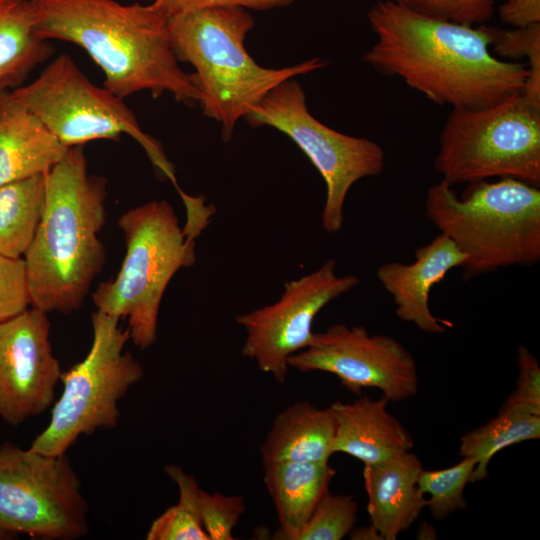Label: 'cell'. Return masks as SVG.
I'll return each mask as SVG.
<instances>
[{
    "instance_id": "obj_19",
    "label": "cell",
    "mask_w": 540,
    "mask_h": 540,
    "mask_svg": "<svg viewBox=\"0 0 540 540\" xmlns=\"http://www.w3.org/2000/svg\"><path fill=\"white\" fill-rule=\"evenodd\" d=\"M335 420L332 410L307 401L280 412L260 447L263 463L278 461L329 462L333 453Z\"/></svg>"
},
{
    "instance_id": "obj_28",
    "label": "cell",
    "mask_w": 540,
    "mask_h": 540,
    "mask_svg": "<svg viewBox=\"0 0 540 540\" xmlns=\"http://www.w3.org/2000/svg\"><path fill=\"white\" fill-rule=\"evenodd\" d=\"M420 15L439 20L482 25L494 14L497 0H394Z\"/></svg>"
},
{
    "instance_id": "obj_9",
    "label": "cell",
    "mask_w": 540,
    "mask_h": 540,
    "mask_svg": "<svg viewBox=\"0 0 540 540\" xmlns=\"http://www.w3.org/2000/svg\"><path fill=\"white\" fill-rule=\"evenodd\" d=\"M10 94L67 147L130 136L157 171L179 188L161 144L142 130L124 99L93 84L68 54L57 56L37 78Z\"/></svg>"
},
{
    "instance_id": "obj_6",
    "label": "cell",
    "mask_w": 540,
    "mask_h": 540,
    "mask_svg": "<svg viewBox=\"0 0 540 540\" xmlns=\"http://www.w3.org/2000/svg\"><path fill=\"white\" fill-rule=\"evenodd\" d=\"M118 226L126 254L117 276L92 295L97 310L128 320L133 344L144 350L157 340L159 308L175 273L196 261L195 238L181 228L173 207L152 200L123 213Z\"/></svg>"
},
{
    "instance_id": "obj_34",
    "label": "cell",
    "mask_w": 540,
    "mask_h": 540,
    "mask_svg": "<svg viewBox=\"0 0 540 540\" xmlns=\"http://www.w3.org/2000/svg\"><path fill=\"white\" fill-rule=\"evenodd\" d=\"M351 539L361 540H383L377 530L371 525L370 527H361L352 529L350 532Z\"/></svg>"
},
{
    "instance_id": "obj_20",
    "label": "cell",
    "mask_w": 540,
    "mask_h": 540,
    "mask_svg": "<svg viewBox=\"0 0 540 540\" xmlns=\"http://www.w3.org/2000/svg\"><path fill=\"white\" fill-rule=\"evenodd\" d=\"M263 466L264 484L279 522L273 538L290 540L328 491L336 472L329 462L278 461L263 463Z\"/></svg>"
},
{
    "instance_id": "obj_33",
    "label": "cell",
    "mask_w": 540,
    "mask_h": 540,
    "mask_svg": "<svg viewBox=\"0 0 540 540\" xmlns=\"http://www.w3.org/2000/svg\"><path fill=\"white\" fill-rule=\"evenodd\" d=\"M500 20L512 27L540 23V0H506L498 9Z\"/></svg>"
},
{
    "instance_id": "obj_24",
    "label": "cell",
    "mask_w": 540,
    "mask_h": 540,
    "mask_svg": "<svg viewBox=\"0 0 540 540\" xmlns=\"http://www.w3.org/2000/svg\"><path fill=\"white\" fill-rule=\"evenodd\" d=\"M165 472L178 487L179 501L151 523L146 539L209 540L198 513L195 478L173 464L166 465Z\"/></svg>"
},
{
    "instance_id": "obj_27",
    "label": "cell",
    "mask_w": 540,
    "mask_h": 540,
    "mask_svg": "<svg viewBox=\"0 0 540 540\" xmlns=\"http://www.w3.org/2000/svg\"><path fill=\"white\" fill-rule=\"evenodd\" d=\"M357 511L352 495L332 494L328 490L290 540H341L354 528Z\"/></svg>"
},
{
    "instance_id": "obj_31",
    "label": "cell",
    "mask_w": 540,
    "mask_h": 540,
    "mask_svg": "<svg viewBox=\"0 0 540 540\" xmlns=\"http://www.w3.org/2000/svg\"><path fill=\"white\" fill-rule=\"evenodd\" d=\"M518 376L516 387L503 403L500 411L523 410L540 415V366L533 353L525 346L517 350Z\"/></svg>"
},
{
    "instance_id": "obj_17",
    "label": "cell",
    "mask_w": 540,
    "mask_h": 540,
    "mask_svg": "<svg viewBox=\"0 0 540 540\" xmlns=\"http://www.w3.org/2000/svg\"><path fill=\"white\" fill-rule=\"evenodd\" d=\"M422 464L410 451L364 465L363 479L371 525L383 540H395L410 528L426 506L418 486Z\"/></svg>"
},
{
    "instance_id": "obj_18",
    "label": "cell",
    "mask_w": 540,
    "mask_h": 540,
    "mask_svg": "<svg viewBox=\"0 0 540 540\" xmlns=\"http://www.w3.org/2000/svg\"><path fill=\"white\" fill-rule=\"evenodd\" d=\"M68 148L10 91L0 93V186L47 174Z\"/></svg>"
},
{
    "instance_id": "obj_21",
    "label": "cell",
    "mask_w": 540,
    "mask_h": 540,
    "mask_svg": "<svg viewBox=\"0 0 540 540\" xmlns=\"http://www.w3.org/2000/svg\"><path fill=\"white\" fill-rule=\"evenodd\" d=\"M35 26L31 0H0V93L21 86L53 53Z\"/></svg>"
},
{
    "instance_id": "obj_11",
    "label": "cell",
    "mask_w": 540,
    "mask_h": 540,
    "mask_svg": "<svg viewBox=\"0 0 540 540\" xmlns=\"http://www.w3.org/2000/svg\"><path fill=\"white\" fill-rule=\"evenodd\" d=\"M88 503L66 454L0 446V527L34 539L71 540L88 532Z\"/></svg>"
},
{
    "instance_id": "obj_5",
    "label": "cell",
    "mask_w": 540,
    "mask_h": 540,
    "mask_svg": "<svg viewBox=\"0 0 540 540\" xmlns=\"http://www.w3.org/2000/svg\"><path fill=\"white\" fill-rule=\"evenodd\" d=\"M429 221L466 259L463 280L540 260V189L513 178L467 184L457 195L440 181L425 196Z\"/></svg>"
},
{
    "instance_id": "obj_14",
    "label": "cell",
    "mask_w": 540,
    "mask_h": 540,
    "mask_svg": "<svg viewBox=\"0 0 540 540\" xmlns=\"http://www.w3.org/2000/svg\"><path fill=\"white\" fill-rule=\"evenodd\" d=\"M47 314L33 308L0 323V418L17 426L54 402L62 374Z\"/></svg>"
},
{
    "instance_id": "obj_1",
    "label": "cell",
    "mask_w": 540,
    "mask_h": 540,
    "mask_svg": "<svg viewBox=\"0 0 540 540\" xmlns=\"http://www.w3.org/2000/svg\"><path fill=\"white\" fill-rule=\"evenodd\" d=\"M368 21L376 41L363 61L438 105L479 109L523 90L527 65L492 53L490 26L430 18L394 0L376 2Z\"/></svg>"
},
{
    "instance_id": "obj_32",
    "label": "cell",
    "mask_w": 540,
    "mask_h": 540,
    "mask_svg": "<svg viewBox=\"0 0 540 540\" xmlns=\"http://www.w3.org/2000/svg\"><path fill=\"white\" fill-rule=\"evenodd\" d=\"M169 17L174 15L217 7H242L254 10H269L285 7L294 0H156Z\"/></svg>"
},
{
    "instance_id": "obj_26",
    "label": "cell",
    "mask_w": 540,
    "mask_h": 540,
    "mask_svg": "<svg viewBox=\"0 0 540 540\" xmlns=\"http://www.w3.org/2000/svg\"><path fill=\"white\" fill-rule=\"evenodd\" d=\"M491 50L499 57L514 61L526 58L528 77L522 92L540 102V23L501 29L490 26Z\"/></svg>"
},
{
    "instance_id": "obj_3",
    "label": "cell",
    "mask_w": 540,
    "mask_h": 540,
    "mask_svg": "<svg viewBox=\"0 0 540 540\" xmlns=\"http://www.w3.org/2000/svg\"><path fill=\"white\" fill-rule=\"evenodd\" d=\"M46 201L24 260L31 305L44 313L80 308L105 263L100 233L106 180L90 175L82 145L68 148L46 175Z\"/></svg>"
},
{
    "instance_id": "obj_4",
    "label": "cell",
    "mask_w": 540,
    "mask_h": 540,
    "mask_svg": "<svg viewBox=\"0 0 540 540\" xmlns=\"http://www.w3.org/2000/svg\"><path fill=\"white\" fill-rule=\"evenodd\" d=\"M242 7H217L180 13L169 18L172 50L178 61L195 69L192 79L206 117L221 125L229 141L238 120L281 82L326 66L312 58L289 67L266 68L247 52L244 42L254 28Z\"/></svg>"
},
{
    "instance_id": "obj_12",
    "label": "cell",
    "mask_w": 540,
    "mask_h": 540,
    "mask_svg": "<svg viewBox=\"0 0 540 540\" xmlns=\"http://www.w3.org/2000/svg\"><path fill=\"white\" fill-rule=\"evenodd\" d=\"M359 282L356 275L339 276L332 259L313 272L287 282L276 302L236 317L246 332L242 355L283 384L290 368L288 358L310 344L317 314Z\"/></svg>"
},
{
    "instance_id": "obj_16",
    "label": "cell",
    "mask_w": 540,
    "mask_h": 540,
    "mask_svg": "<svg viewBox=\"0 0 540 540\" xmlns=\"http://www.w3.org/2000/svg\"><path fill=\"white\" fill-rule=\"evenodd\" d=\"M388 402L384 397L363 396L351 403H333V453L342 452L372 465L411 451L413 438L387 411Z\"/></svg>"
},
{
    "instance_id": "obj_8",
    "label": "cell",
    "mask_w": 540,
    "mask_h": 540,
    "mask_svg": "<svg viewBox=\"0 0 540 540\" xmlns=\"http://www.w3.org/2000/svg\"><path fill=\"white\" fill-rule=\"evenodd\" d=\"M93 338L85 358L62 372L63 391L46 428L30 449L49 456L66 454L82 435L113 429L120 419L119 402L143 377V368L124 347L130 339L119 319L97 310Z\"/></svg>"
},
{
    "instance_id": "obj_35",
    "label": "cell",
    "mask_w": 540,
    "mask_h": 540,
    "mask_svg": "<svg viewBox=\"0 0 540 540\" xmlns=\"http://www.w3.org/2000/svg\"><path fill=\"white\" fill-rule=\"evenodd\" d=\"M18 534L0 527V540H12L16 539Z\"/></svg>"
},
{
    "instance_id": "obj_22",
    "label": "cell",
    "mask_w": 540,
    "mask_h": 540,
    "mask_svg": "<svg viewBox=\"0 0 540 540\" xmlns=\"http://www.w3.org/2000/svg\"><path fill=\"white\" fill-rule=\"evenodd\" d=\"M46 175L0 186V254L18 258L29 248L45 206Z\"/></svg>"
},
{
    "instance_id": "obj_13",
    "label": "cell",
    "mask_w": 540,
    "mask_h": 540,
    "mask_svg": "<svg viewBox=\"0 0 540 540\" xmlns=\"http://www.w3.org/2000/svg\"><path fill=\"white\" fill-rule=\"evenodd\" d=\"M288 365L301 372L331 373L354 394L377 388L392 402L418 392L413 355L395 338L370 334L363 326L335 324L314 332L310 344L288 358Z\"/></svg>"
},
{
    "instance_id": "obj_30",
    "label": "cell",
    "mask_w": 540,
    "mask_h": 540,
    "mask_svg": "<svg viewBox=\"0 0 540 540\" xmlns=\"http://www.w3.org/2000/svg\"><path fill=\"white\" fill-rule=\"evenodd\" d=\"M31 305L25 260L0 254V323Z\"/></svg>"
},
{
    "instance_id": "obj_15",
    "label": "cell",
    "mask_w": 540,
    "mask_h": 540,
    "mask_svg": "<svg viewBox=\"0 0 540 540\" xmlns=\"http://www.w3.org/2000/svg\"><path fill=\"white\" fill-rule=\"evenodd\" d=\"M466 257L444 234L439 233L414 253L412 263L386 262L378 267L376 276L392 297L399 319L414 324L429 334H444L448 321L432 314L429 294L454 268H460Z\"/></svg>"
},
{
    "instance_id": "obj_23",
    "label": "cell",
    "mask_w": 540,
    "mask_h": 540,
    "mask_svg": "<svg viewBox=\"0 0 540 540\" xmlns=\"http://www.w3.org/2000/svg\"><path fill=\"white\" fill-rule=\"evenodd\" d=\"M539 438L540 415L523 410L499 411L496 417L465 433L460 439V455L476 462L470 482L487 477L488 465L499 451Z\"/></svg>"
},
{
    "instance_id": "obj_29",
    "label": "cell",
    "mask_w": 540,
    "mask_h": 540,
    "mask_svg": "<svg viewBox=\"0 0 540 540\" xmlns=\"http://www.w3.org/2000/svg\"><path fill=\"white\" fill-rule=\"evenodd\" d=\"M198 513L209 540H232L233 529L246 507L241 495L208 493L199 489Z\"/></svg>"
},
{
    "instance_id": "obj_10",
    "label": "cell",
    "mask_w": 540,
    "mask_h": 540,
    "mask_svg": "<svg viewBox=\"0 0 540 540\" xmlns=\"http://www.w3.org/2000/svg\"><path fill=\"white\" fill-rule=\"evenodd\" d=\"M244 119L252 126H269L286 134L308 157L326 185L322 225L337 233L344 221V205L351 187L380 175L385 153L376 142L336 131L309 111L300 84L285 80L270 90Z\"/></svg>"
},
{
    "instance_id": "obj_2",
    "label": "cell",
    "mask_w": 540,
    "mask_h": 540,
    "mask_svg": "<svg viewBox=\"0 0 540 540\" xmlns=\"http://www.w3.org/2000/svg\"><path fill=\"white\" fill-rule=\"evenodd\" d=\"M31 2L37 35L81 47L102 70L104 87L118 97L147 91L154 98L169 93L186 105L199 102L192 75L181 69L172 50L170 17L156 0Z\"/></svg>"
},
{
    "instance_id": "obj_25",
    "label": "cell",
    "mask_w": 540,
    "mask_h": 540,
    "mask_svg": "<svg viewBox=\"0 0 540 540\" xmlns=\"http://www.w3.org/2000/svg\"><path fill=\"white\" fill-rule=\"evenodd\" d=\"M476 462L463 457L457 464L440 470L420 472L418 486L426 498L431 515L442 520L457 510L467 508L464 489L471 481Z\"/></svg>"
},
{
    "instance_id": "obj_7",
    "label": "cell",
    "mask_w": 540,
    "mask_h": 540,
    "mask_svg": "<svg viewBox=\"0 0 540 540\" xmlns=\"http://www.w3.org/2000/svg\"><path fill=\"white\" fill-rule=\"evenodd\" d=\"M434 167L453 187L492 178L540 186V102L522 91L479 109L452 108Z\"/></svg>"
}]
</instances>
